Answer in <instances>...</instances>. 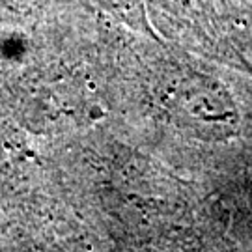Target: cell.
Returning a JSON list of instances; mask_svg holds the SVG:
<instances>
[{"label": "cell", "mask_w": 252, "mask_h": 252, "mask_svg": "<svg viewBox=\"0 0 252 252\" xmlns=\"http://www.w3.org/2000/svg\"><path fill=\"white\" fill-rule=\"evenodd\" d=\"M170 101L178 116L211 135H228L237 126V114L230 95L206 77H190L176 86Z\"/></svg>", "instance_id": "obj_1"}, {"label": "cell", "mask_w": 252, "mask_h": 252, "mask_svg": "<svg viewBox=\"0 0 252 252\" xmlns=\"http://www.w3.org/2000/svg\"><path fill=\"white\" fill-rule=\"evenodd\" d=\"M107 4L108 9L116 11L122 17H136V9H138V0H101Z\"/></svg>", "instance_id": "obj_2"}]
</instances>
